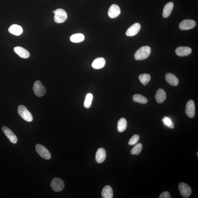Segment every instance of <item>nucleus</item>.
<instances>
[{
	"label": "nucleus",
	"mask_w": 198,
	"mask_h": 198,
	"mask_svg": "<svg viewBox=\"0 0 198 198\" xmlns=\"http://www.w3.org/2000/svg\"><path fill=\"white\" fill-rule=\"evenodd\" d=\"M185 113L187 116L190 118L194 117L195 114V107L194 102L190 100L187 102L185 109Z\"/></svg>",
	"instance_id": "nucleus-8"
},
{
	"label": "nucleus",
	"mask_w": 198,
	"mask_h": 198,
	"mask_svg": "<svg viewBox=\"0 0 198 198\" xmlns=\"http://www.w3.org/2000/svg\"><path fill=\"white\" fill-rule=\"evenodd\" d=\"M197 157H198V152H197Z\"/></svg>",
	"instance_id": "nucleus-32"
},
{
	"label": "nucleus",
	"mask_w": 198,
	"mask_h": 198,
	"mask_svg": "<svg viewBox=\"0 0 198 198\" xmlns=\"http://www.w3.org/2000/svg\"><path fill=\"white\" fill-rule=\"evenodd\" d=\"M192 50L190 47L181 46L177 48L175 50V52L178 56L183 57L188 56L191 53Z\"/></svg>",
	"instance_id": "nucleus-13"
},
{
	"label": "nucleus",
	"mask_w": 198,
	"mask_h": 198,
	"mask_svg": "<svg viewBox=\"0 0 198 198\" xmlns=\"http://www.w3.org/2000/svg\"><path fill=\"white\" fill-rule=\"evenodd\" d=\"M120 9L119 6L115 4H112L108 12L109 16L112 19L118 17L120 13Z\"/></svg>",
	"instance_id": "nucleus-12"
},
{
	"label": "nucleus",
	"mask_w": 198,
	"mask_h": 198,
	"mask_svg": "<svg viewBox=\"0 0 198 198\" xmlns=\"http://www.w3.org/2000/svg\"><path fill=\"white\" fill-rule=\"evenodd\" d=\"M162 121L164 124L171 129H173L174 126V124L170 118L167 117L165 116L162 118Z\"/></svg>",
	"instance_id": "nucleus-28"
},
{
	"label": "nucleus",
	"mask_w": 198,
	"mask_h": 198,
	"mask_svg": "<svg viewBox=\"0 0 198 198\" xmlns=\"http://www.w3.org/2000/svg\"><path fill=\"white\" fill-rule=\"evenodd\" d=\"M195 25V22L193 20L185 19L180 23L179 28L182 30H189L194 28Z\"/></svg>",
	"instance_id": "nucleus-10"
},
{
	"label": "nucleus",
	"mask_w": 198,
	"mask_h": 198,
	"mask_svg": "<svg viewBox=\"0 0 198 198\" xmlns=\"http://www.w3.org/2000/svg\"><path fill=\"white\" fill-rule=\"evenodd\" d=\"M173 8V3L172 2H169L165 6L163 10V17L165 18L168 17L170 15Z\"/></svg>",
	"instance_id": "nucleus-21"
},
{
	"label": "nucleus",
	"mask_w": 198,
	"mask_h": 198,
	"mask_svg": "<svg viewBox=\"0 0 198 198\" xmlns=\"http://www.w3.org/2000/svg\"><path fill=\"white\" fill-rule=\"evenodd\" d=\"M54 19L57 23L64 22L67 19V14L65 10L61 8L57 9L54 13Z\"/></svg>",
	"instance_id": "nucleus-3"
},
{
	"label": "nucleus",
	"mask_w": 198,
	"mask_h": 198,
	"mask_svg": "<svg viewBox=\"0 0 198 198\" xmlns=\"http://www.w3.org/2000/svg\"><path fill=\"white\" fill-rule=\"evenodd\" d=\"M55 12H56V10L54 11L53 12V13H55Z\"/></svg>",
	"instance_id": "nucleus-31"
},
{
	"label": "nucleus",
	"mask_w": 198,
	"mask_h": 198,
	"mask_svg": "<svg viewBox=\"0 0 198 198\" xmlns=\"http://www.w3.org/2000/svg\"><path fill=\"white\" fill-rule=\"evenodd\" d=\"M127 126V122L126 119L122 118L118 120V129L119 132H123L125 130Z\"/></svg>",
	"instance_id": "nucleus-22"
},
{
	"label": "nucleus",
	"mask_w": 198,
	"mask_h": 198,
	"mask_svg": "<svg viewBox=\"0 0 198 198\" xmlns=\"http://www.w3.org/2000/svg\"><path fill=\"white\" fill-rule=\"evenodd\" d=\"M101 195L103 198H113V191L111 187L109 185L104 187L102 189Z\"/></svg>",
	"instance_id": "nucleus-20"
},
{
	"label": "nucleus",
	"mask_w": 198,
	"mask_h": 198,
	"mask_svg": "<svg viewBox=\"0 0 198 198\" xmlns=\"http://www.w3.org/2000/svg\"><path fill=\"white\" fill-rule=\"evenodd\" d=\"M85 39V36L81 34H76L72 35L70 37V40L72 42L79 43Z\"/></svg>",
	"instance_id": "nucleus-23"
},
{
	"label": "nucleus",
	"mask_w": 198,
	"mask_h": 198,
	"mask_svg": "<svg viewBox=\"0 0 198 198\" xmlns=\"http://www.w3.org/2000/svg\"><path fill=\"white\" fill-rule=\"evenodd\" d=\"M140 82L144 85H146L151 80V77L149 74H144L139 76Z\"/></svg>",
	"instance_id": "nucleus-25"
},
{
	"label": "nucleus",
	"mask_w": 198,
	"mask_h": 198,
	"mask_svg": "<svg viewBox=\"0 0 198 198\" xmlns=\"http://www.w3.org/2000/svg\"><path fill=\"white\" fill-rule=\"evenodd\" d=\"M140 136L138 135H134L130 138L129 142V144L130 145H135L137 143L139 140Z\"/></svg>",
	"instance_id": "nucleus-29"
},
{
	"label": "nucleus",
	"mask_w": 198,
	"mask_h": 198,
	"mask_svg": "<svg viewBox=\"0 0 198 198\" xmlns=\"http://www.w3.org/2000/svg\"><path fill=\"white\" fill-rule=\"evenodd\" d=\"M178 188L180 195L184 198H188L191 193L190 187L184 183H180L178 186Z\"/></svg>",
	"instance_id": "nucleus-7"
},
{
	"label": "nucleus",
	"mask_w": 198,
	"mask_h": 198,
	"mask_svg": "<svg viewBox=\"0 0 198 198\" xmlns=\"http://www.w3.org/2000/svg\"><path fill=\"white\" fill-rule=\"evenodd\" d=\"M151 52V48L148 46L140 48L135 53L134 58L136 60H142L148 58Z\"/></svg>",
	"instance_id": "nucleus-1"
},
{
	"label": "nucleus",
	"mask_w": 198,
	"mask_h": 198,
	"mask_svg": "<svg viewBox=\"0 0 198 198\" xmlns=\"http://www.w3.org/2000/svg\"><path fill=\"white\" fill-rule=\"evenodd\" d=\"M14 50V52L22 58H28L30 56V52L28 51L23 47H20V46L15 47Z\"/></svg>",
	"instance_id": "nucleus-14"
},
{
	"label": "nucleus",
	"mask_w": 198,
	"mask_h": 198,
	"mask_svg": "<svg viewBox=\"0 0 198 198\" xmlns=\"http://www.w3.org/2000/svg\"><path fill=\"white\" fill-rule=\"evenodd\" d=\"M106 157V151L105 149L103 148L98 149L96 153V162L98 163H101L104 161Z\"/></svg>",
	"instance_id": "nucleus-15"
},
{
	"label": "nucleus",
	"mask_w": 198,
	"mask_h": 198,
	"mask_svg": "<svg viewBox=\"0 0 198 198\" xmlns=\"http://www.w3.org/2000/svg\"><path fill=\"white\" fill-rule=\"evenodd\" d=\"M8 31L10 34L19 36L23 32V30L21 26L16 24H13L8 29Z\"/></svg>",
	"instance_id": "nucleus-16"
},
{
	"label": "nucleus",
	"mask_w": 198,
	"mask_h": 198,
	"mask_svg": "<svg viewBox=\"0 0 198 198\" xmlns=\"http://www.w3.org/2000/svg\"><path fill=\"white\" fill-rule=\"evenodd\" d=\"M2 130L10 142L16 144L17 142V136L10 129L6 126H3L2 127Z\"/></svg>",
	"instance_id": "nucleus-9"
},
{
	"label": "nucleus",
	"mask_w": 198,
	"mask_h": 198,
	"mask_svg": "<svg viewBox=\"0 0 198 198\" xmlns=\"http://www.w3.org/2000/svg\"><path fill=\"white\" fill-rule=\"evenodd\" d=\"M93 99V95L91 93L87 94L84 102V107L86 108H89L91 106L92 101Z\"/></svg>",
	"instance_id": "nucleus-26"
},
{
	"label": "nucleus",
	"mask_w": 198,
	"mask_h": 198,
	"mask_svg": "<svg viewBox=\"0 0 198 198\" xmlns=\"http://www.w3.org/2000/svg\"><path fill=\"white\" fill-rule=\"evenodd\" d=\"M33 91L36 95L38 97H41L45 95L46 90L45 87L42 84L41 81L37 80L35 81L33 86Z\"/></svg>",
	"instance_id": "nucleus-6"
},
{
	"label": "nucleus",
	"mask_w": 198,
	"mask_h": 198,
	"mask_svg": "<svg viewBox=\"0 0 198 198\" xmlns=\"http://www.w3.org/2000/svg\"><path fill=\"white\" fill-rule=\"evenodd\" d=\"M171 195L170 194L168 191H164L159 196V198H170Z\"/></svg>",
	"instance_id": "nucleus-30"
},
{
	"label": "nucleus",
	"mask_w": 198,
	"mask_h": 198,
	"mask_svg": "<svg viewBox=\"0 0 198 198\" xmlns=\"http://www.w3.org/2000/svg\"><path fill=\"white\" fill-rule=\"evenodd\" d=\"M36 150L37 153L44 159L49 160L51 158L52 156L50 151L43 145L37 144L36 145Z\"/></svg>",
	"instance_id": "nucleus-4"
},
{
	"label": "nucleus",
	"mask_w": 198,
	"mask_h": 198,
	"mask_svg": "<svg viewBox=\"0 0 198 198\" xmlns=\"http://www.w3.org/2000/svg\"><path fill=\"white\" fill-rule=\"evenodd\" d=\"M166 98V94L163 89H158L155 95V99L157 102L162 103L164 102Z\"/></svg>",
	"instance_id": "nucleus-17"
},
{
	"label": "nucleus",
	"mask_w": 198,
	"mask_h": 198,
	"mask_svg": "<svg viewBox=\"0 0 198 198\" xmlns=\"http://www.w3.org/2000/svg\"><path fill=\"white\" fill-rule=\"evenodd\" d=\"M105 63V59L100 57L95 59L92 64V66L94 69H100L104 67Z\"/></svg>",
	"instance_id": "nucleus-18"
},
{
	"label": "nucleus",
	"mask_w": 198,
	"mask_h": 198,
	"mask_svg": "<svg viewBox=\"0 0 198 198\" xmlns=\"http://www.w3.org/2000/svg\"><path fill=\"white\" fill-rule=\"evenodd\" d=\"M166 79L167 82L171 85L177 86L179 84L178 79L172 74H167L166 75Z\"/></svg>",
	"instance_id": "nucleus-19"
},
{
	"label": "nucleus",
	"mask_w": 198,
	"mask_h": 198,
	"mask_svg": "<svg viewBox=\"0 0 198 198\" xmlns=\"http://www.w3.org/2000/svg\"><path fill=\"white\" fill-rule=\"evenodd\" d=\"M133 100L135 102L145 104L147 102V99L140 94H136L133 96Z\"/></svg>",
	"instance_id": "nucleus-24"
},
{
	"label": "nucleus",
	"mask_w": 198,
	"mask_h": 198,
	"mask_svg": "<svg viewBox=\"0 0 198 198\" xmlns=\"http://www.w3.org/2000/svg\"><path fill=\"white\" fill-rule=\"evenodd\" d=\"M18 112L21 118L26 122H30L32 121L33 116L31 113L24 106L19 105L18 109Z\"/></svg>",
	"instance_id": "nucleus-2"
},
{
	"label": "nucleus",
	"mask_w": 198,
	"mask_h": 198,
	"mask_svg": "<svg viewBox=\"0 0 198 198\" xmlns=\"http://www.w3.org/2000/svg\"><path fill=\"white\" fill-rule=\"evenodd\" d=\"M141 28L140 24L138 23H135L132 25L129 28L126 32V35L128 36H135L139 32Z\"/></svg>",
	"instance_id": "nucleus-11"
},
{
	"label": "nucleus",
	"mask_w": 198,
	"mask_h": 198,
	"mask_svg": "<svg viewBox=\"0 0 198 198\" xmlns=\"http://www.w3.org/2000/svg\"><path fill=\"white\" fill-rule=\"evenodd\" d=\"M51 187L53 190L56 192L61 191L64 187V182L60 178H55L51 183Z\"/></svg>",
	"instance_id": "nucleus-5"
},
{
	"label": "nucleus",
	"mask_w": 198,
	"mask_h": 198,
	"mask_svg": "<svg viewBox=\"0 0 198 198\" xmlns=\"http://www.w3.org/2000/svg\"><path fill=\"white\" fill-rule=\"evenodd\" d=\"M142 149V145L140 143L135 145L133 148L131 150V153L133 155H138L139 154Z\"/></svg>",
	"instance_id": "nucleus-27"
}]
</instances>
